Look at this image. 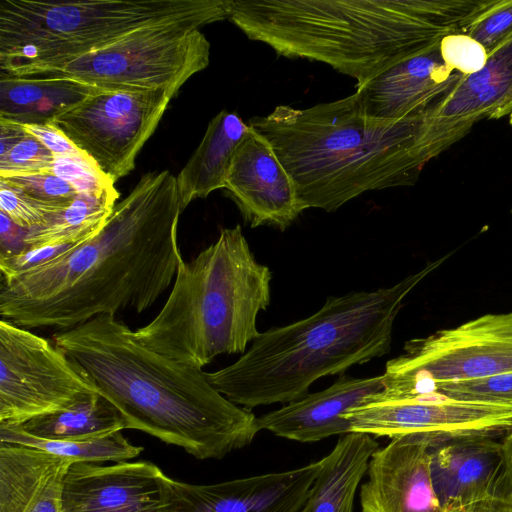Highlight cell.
Returning <instances> with one entry per match:
<instances>
[{"label":"cell","mask_w":512,"mask_h":512,"mask_svg":"<svg viewBox=\"0 0 512 512\" xmlns=\"http://www.w3.org/2000/svg\"><path fill=\"white\" fill-rule=\"evenodd\" d=\"M72 459L0 442V512H62Z\"/></svg>","instance_id":"21"},{"label":"cell","mask_w":512,"mask_h":512,"mask_svg":"<svg viewBox=\"0 0 512 512\" xmlns=\"http://www.w3.org/2000/svg\"><path fill=\"white\" fill-rule=\"evenodd\" d=\"M53 342L135 429L199 460L222 459L250 445L258 418L228 400L202 368L147 348L115 315L60 330Z\"/></svg>","instance_id":"2"},{"label":"cell","mask_w":512,"mask_h":512,"mask_svg":"<svg viewBox=\"0 0 512 512\" xmlns=\"http://www.w3.org/2000/svg\"><path fill=\"white\" fill-rule=\"evenodd\" d=\"M168 477L149 461L73 462L62 512H166Z\"/></svg>","instance_id":"16"},{"label":"cell","mask_w":512,"mask_h":512,"mask_svg":"<svg viewBox=\"0 0 512 512\" xmlns=\"http://www.w3.org/2000/svg\"><path fill=\"white\" fill-rule=\"evenodd\" d=\"M382 390V375L355 378L343 373L328 388L258 417L259 429L302 443L345 435L350 433V424L344 414L367 404Z\"/></svg>","instance_id":"20"},{"label":"cell","mask_w":512,"mask_h":512,"mask_svg":"<svg viewBox=\"0 0 512 512\" xmlns=\"http://www.w3.org/2000/svg\"><path fill=\"white\" fill-rule=\"evenodd\" d=\"M201 18L165 21L138 29L119 40L40 77L75 80L107 91L171 90L210 62V43Z\"/></svg>","instance_id":"8"},{"label":"cell","mask_w":512,"mask_h":512,"mask_svg":"<svg viewBox=\"0 0 512 512\" xmlns=\"http://www.w3.org/2000/svg\"><path fill=\"white\" fill-rule=\"evenodd\" d=\"M512 373V313L486 314L404 344L367 404L423 395L436 383Z\"/></svg>","instance_id":"9"},{"label":"cell","mask_w":512,"mask_h":512,"mask_svg":"<svg viewBox=\"0 0 512 512\" xmlns=\"http://www.w3.org/2000/svg\"><path fill=\"white\" fill-rule=\"evenodd\" d=\"M19 125L27 134L34 136L46 148H48L55 156V158H71L93 162L87 154L75 146V144L70 141L67 136L53 124L45 123Z\"/></svg>","instance_id":"35"},{"label":"cell","mask_w":512,"mask_h":512,"mask_svg":"<svg viewBox=\"0 0 512 512\" xmlns=\"http://www.w3.org/2000/svg\"><path fill=\"white\" fill-rule=\"evenodd\" d=\"M248 124L273 147L305 210L333 212L367 191L414 185L431 160L428 109L375 118L355 93L305 109L278 105Z\"/></svg>","instance_id":"3"},{"label":"cell","mask_w":512,"mask_h":512,"mask_svg":"<svg viewBox=\"0 0 512 512\" xmlns=\"http://www.w3.org/2000/svg\"><path fill=\"white\" fill-rule=\"evenodd\" d=\"M13 426L29 435L51 440L95 438L127 429L120 411L99 392L81 398L67 409Z\"/></svg>","instance_id":"25"},{"label":"cell","mask_w":512,"mask_h":512,"mask_svg":"<svg viewBox=\"0 0 512 512\" xmlns=\"http://www.w3.org/2000/svg\"><path fill=\"white\" fill-rule=\"evenodd\" d=\"M171 90L100 91L50 122L114 183L135 167L136 157L156 130Z\"/></svg>","instance_id":"11"},{"label":"cell","mask_w":512,"mask_h":512,"mask_svg":"<svg viewBox=\"0 0 512 512\" xmlns=\"http://www.w3.org/2000/svg\"><path fill=\"white\" fill-rule=\"evenodd\" d=\"M229 20L279 56L322 62L360 86L454 31L422 0H232Z\"/></svg>","instance_id":"5"},{"label":"cell","mask_w":512,"mask_h":512,"mask_svg":"<svg viewBox=\"0 0 512 512\" xmlns=\"http://www.w3.org/2000/svg\"><path fill=\"white\" fill-rule=\"evenodd\" d=\"M0 442L27 445L75 462L92 463L129 461L144 449L132 444L122 431L88 439L51 440L29 435L13 425H0Z\"/></svg>","instance_id":"27"},{"label":"cell","mask_w":512,"mask_h":512,"mask_svg":"<svg viewBox=\"0 0 512 512\" xmlns=\"http://www.w3.org/2000/svg\"><path fill=\"white\" fill-rule=\"evenodd\" d=\"M447 257L391 287L328 297L309 317L260 333L234 363L206 372L209 382L249 410L299 400L321 377L384 356L405 298Z\"/></svg>","instance_id":"4"},{"label":"cell","mask_w":512,"mask_h":512,"mask_svg":"<svg viewBox=\"0 0 512 512\" xmlns=\"http://www.w3.org/2000/svg\"><path fill=\"white\" fill-rule=\"evenodd\" d=\"M271 279L241 226L223 228L193 260L180 262L162 309L135 336L147 348L198 368L221 354H243L260 334L257 316L270 304Z\"/></svg>","instance_id":"6"},{"label":"cell","mask_w":512,"mask_h":512,"mask_svg":"<svg viewBox=\"0 0 512 512\" xmlns=\"http://www.w3.org/2000/svg\"><path fill=\"white\" fill-rule=\"evenodd\" d=\"M224 189L253 228L268 225L284 231L305 210L293 178L252 127L234 152Z\"/></svg>","instance_id":"14"},{"label":"cell","mask_w":512,"mask_h":512,"mask_svg":"<svg viewBox=\"0 0 512 512\" xmlns=\"http://www.w3.org/2000/svg\"><path fill=\"white\" fill-rule=\"evenodd\" d=\"M119 198L115 187L100 195L78 194L64 210L54 214L44 225L28 230V247L73 245L102 229Z\"/></svg>","instance_id":"26"},{"label":"cell","mask_w":512,"mask_h":512,"mask_svg":"<svg viewBox=\"0 0 512 512\" xmlns=\"http://www.w3.org/2000/svg\"><path fill=\"white\" fill-rule=\"evenodd\" d=\"M466 435L432 441V484L444 511L483 498L512 493V469L502 441Z\"/></svg>","instance_id":"17"},{"label":"cell","mask_w":512,"mask_h":512,"mask_svg":"<svg viewBox=\"0 0 512 512\" xmlns=\"http://www.w3.org/2000/svg\"><path fill=\"white\" fill-rule=\"evenodd\" d=\"M509 124L512 127V114H510V116H509Z\"/></svg>","instance_id":"39"},{"label":"cell","mask_w":512,"mask_h":512,"mask_svg":"<svg viewBox=\"0 0 512 512\" xmlns=\"http://www.w3.org/2000/svg\"><path fill=\"white\" fill-rule=\"evenodd\" d=\"M378 447L369 434L343 435L321 459L320 471L297 512H353L357 488Z\"/></svg>","instance_id":"23"},{"label":"cell","mask_w":512,"mask_h":512,"mask_svg":"<svg viewBox=\"0 0 512 512\" xmlns=\"http://www.w3.org/2000/svg\"><path fill=\"white\" fill-rule=\"evenodd\" d=\"M462 33L478 41L489 55L512 38V0H495Z\"/></svg>","instance_id":"30"},{"label":"cell","mask_w":512,"mask_h":512,"mask_svg":"<svg viewBox=\"0 0 512 512\" xmlns=\"http://www.w3.org/2000/svg\"><path fill=\"white\" fill-rule=\"evenodd\" d=\"M100 91L104 90L66 78L0 75V118L45 124Z\"/></svg>","instance_id":"24"},{"label":"cell","mask_w":512,"mask_h":512,"mask_svg":"<svg viewBox=\"0 0 512 512\" xmlns=\"http://www.w3.org/2000/svg\"><path fill=\"white\" fill-rule=\"evenodd\" d=\"M511 212H512V210H511Z\"/></svg>","instance_id":"40"},{"label":"cell","mask_w":512,"mask_h":512,"mask_svg":"<svg viewBox=\"0 0 512 512\" xmlns=\"http://www.w3.org/2000/svg\"><path fill=\"white\" fill-rule=\"evenodd\" d=\"M232 0L0 2V75L40 77L146 26L229 19Z\"/></svg>","instance_id":"7"},{"label":"cell","mask_w":512,"mask_h":512,"mask_svg":"<svg viewBox=\"0 0 512 512\" xmlns=\"http://www.w3.org/2000/svg\"><path fill=\"white\" fill-rule=\"evenodd\" d=\"M55 156L37 138L27 134L19 143L0 156V177L45 173Z\"/></svg>","instance_id":"31"},{"label":"cell","mask_w":512,"mask_h":512,"mask_svg":"<svg viewBox=\"0 0 512 512\" xmlns=\"http://www.w3.org/2000/svg\"><path fill=\"white\" fill-rule=\"evenodd\" d=\"M502 442L506 451L510 467L512 469V430L504 436Z\"/></svg>","instance_id":"38"},{"label":"cell","mask_w":512,"mask_h":512,"mask_svg":"<svg viewBox=\"0 0 512 512\" xmlns=\"http://www.w3.org/2000/svg\"><path fill=\"white\" fill-rule=\"evenodd\" d=\"M26 135L19 124L0 118V156L11 150Z\"/></svg>","instance_id":"37"},{"label":"cell","mask_w":512,"mask_h":512,"mask_svg":"<svg viewBox=\"0 0 512 512\" xmlns=\"http://www.w3.org/2000/svg\"><path fill=\"white\" fill-rule=\"evenodd\" d=\"M445 512H512V493L483 498Z\"/></svg>","instance_id":"36"},{"label":"cell","mask_w":512,"mask_h":512,"mask_svg":"<svg viewBox=\"0 0 512 512\" xmlns=\"http://www.w3.org/2000/svg\"><path fill=\"white\" fill-rule=\"evenodd\" d=\"M304 466L213 484L168 477L166 512H297L321 468Z\"/></svg>","instance_id":"13"},{"label":"cell","mask_w":512,"mask_h":512,"mask_svg":"<svg viewBox=\"0 0 512 512\" xmlns=\"http://www.w3.org/2000/svg\"><path fill=\"white\" fill-rule=\"evenodd\" d=\"M182 213L176 177L141 176L96 234L0 280V316L23 328L66 330L94 317L150 308L175 280Z\"/></svg>","instance_id":"1"},{"label":"cell","mask_w":512,"mask_h":512,"mask_svg":"<svg viewBox=\"0 0 512 512\" xmlns=\"http://www.w3.org/2000/svg\"><path fill=\"white\" fill-rule=\"evenodd\" d=\"M47 173L71 184L78 194L100 195L114 186L94 162L56 157Z\"/></svg>","instance_id":"34"},{"label":"cell","mask_w":512,"mask_h":512,"mask_svg":"<svg viewBox=\"0 0 512 512\" xmlns=\"http://www.w3.org/2000/svg\"><path fill=\"white\" fill-rule=\"evenodd\" d=\"M427 145L432 159L483 119L512 114V38L488 55L477 73L457 84L428 108Z\"/></svg>","instance_id":"15"},{"label":"cell","mask_w":512,"mask_h":512,"mask_svg":"<svg viewBox=\"0 0 512 512\" xmlns=\"http://www.w3.org/2000/svg\"><path fill=\"white\" fill-rule=\"evenodd\" d=\"M440 54L449 68L463 76L477 73L488 60L485 48L462 32L445 35L440 41Z\"/></svg>","instance_id":"32"},{"label":"cell","mask_w":512,"mask_h":512,"mask_svg":"<svg viewBox=\"0 0 512 512\" xmlns=\"http://www.w3.org/2000/svg\"><path fill=\"white\" fill-rule=\"evenodd\" d=\"M430 393L461 401L512 405V373L436 383L426 394Z\"/></svg>","instance_id":"28"},{"label":"cell","mask_w":512,"mask_h":512,"mask_svg":"<svg viewBox=\"0 0 512 512\" xmlns=\"http://www.w3.org/2000/svg\"><path fill=\"white\" fill-rule=\"evenodd\" d=\"M431 440L401 435L375 450L360 487L362 512H445L430 475Z\"/></svg>","instance_id":"18"},{"label":"cell","mask_w":512,"mask_h":512,"mask_svg":"<svg viewBox=\"0 0 512 512\" xmlns=\"http://www.w3.org/2000/svg\"><path fill=\"white\" fill-rule=\"evenodd\" d=\"M251 130L235 112L220 111L176 177L181 211L196 198L224 188L234 152Z\"/></svg>","instance_id":"22"},{"label":"cell","mask_w":512,"mask_h":512,"mask_svg":"<svg viewBox=\"0 0 512 512\" xmlns=\"http://www.w3.org/2000/svg\"><path fill=\"white\" fill-rule=\"evenodd\" d=\"M97 392L54 342L1 319L0 425H20Z\"/></svg>","instance_id":"10"},{"label":"cell","mask_w":512,"mask_h":512,"mask_svg":"<svg viewBox=\"0 0 512 512\" xmlns=\"http://www.w3.org/2000/svg\"><path fill=\"white\" fill-rule=\"evenodd\" d=\"M0 180L46 203L70 204L78 195L67 181L47 172L10 175L0 177Z\"/></svg>","instance_id":"33"},{"label":"cell","mask_w":512,"mask_h":512,"mask_svg":"<svg viewBox=\"0 0 512 512\" xmlns=\"http://www.w3.org/2000/svg\"><path fill=\"white\" fill-rule=\"evenodd\" d=\"M70 204L39 201L0 180V212L23 229L31 230L44 225Z\"/></svg>","instance_id":"29"},{"label":"cell","mask_w":512,"mask_h":512,"mask_svg":"<svg viewBox=\"0 0 512 512\" xmlns=\"http://www.w3.org/2000/svg\"><path fill=\"white\" fill-rule=\"evenodd\" d=\"M462 76L444 63L439 42L356 86L355 94L367 115L399 120L428 109Z\"/></svg>","instance_id":"19"},{"label":"cell","mask_w":512,"mask_h":512,"mask_svg":"<svg viewBox=\"0 0 512 512\" xmlns=\"http://www.w3.org/2000/svg\"><path fill=\"white\" fill-rule=\"evenodd\" d=\"M350 432L394 438L423 434L432 441L466 435L505 436L512 405L461 401L430 393L365 404L344 414Z\"/></svg>","instance_id":"12"}]
</instances>
